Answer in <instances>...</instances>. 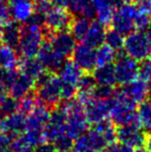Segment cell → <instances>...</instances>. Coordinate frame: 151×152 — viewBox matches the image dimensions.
<instances>
[{
    "label": "cell",
    "instance_id": "obj_1",
    "mask_svg": "<svg viewBox=\"0 0 151 152\" xmlns=\"http://www.w3.org/2000/svg\"><path fill=\"white\" fill-rule=\"evenodd\" d=\"M136 107L137 104L128 99L120 89L115 90L114 96L111 98L109 112L111 122L115 126H123L133 123L139 124Z\"/></svg>",
    "mask_w": 151,
    "mask_h": 152
},
{
    "label": "cell",
    "instance_id": "obj_2",
    "mask_svg": "<svg viewBox=\"0 0 151 152\" xmlns=\"http://www.w3.org/2000/svg\"><path fill=\"white\" fill-rule=\"evenodd\" d=\"M123 50L138 62L151 56V35L147 31L135 30L124 37Z\"/></svg>",
    "mask_w": 151,
    "mask_h": 152
},
{
    "label": "cell",
    "instance_id": "obj_3",
    "mask_svg": "<svg viewBox=\"0 0 151 152\" xmlns=\"http://www.w3.org/2000/svg\"><path fill=\"white\" fill-rule=\"evenodd\" d=\"M42 27L25 24L21 25V36L16 52L22 58L36 57L40 46L44 42Z\"/></svg>",
    "mask_w": 151,
    "mask_h": 152
},
{
    "label": "cell",
    "instance_id": "obj_4",
    "mask_svg": "<svg viewBox=\"0 0 151 152\" xmlns=\"http://www.w3.org/2000/svg\"><path fill=\"white\" fill-rule=\"evenodd\" d=\"M138 8L133 2H124L114 10L109 26L123 36L135 31V17L138 14Z\"/></svg>",
    "mask_w": 151,
    "mask_h": 152
},
{
    "label": "cell",
    "instance_id": "obj_5",
    "mask_svg": "<svg viewBox=\"0 0 151 152\" xmlns=\"http://www.w3.org/2000/svg\"><path fill=\"white\" fill-rule=\"evenodd\" d=\"M114 69L116 83L119 85H125L131 82L139 76V62L131 57L127 56L124 50L116 52Z\"/></svg>",
    "mask_w": 151,
    "mask_h": 152
},
{
    "label": "cell",
    "instance_id": "obj_6",
    "mask_svg": "<svg viewBox=\"0 0 151 152\" xmlns=\"http://www.w3.org/2000/svg\"><path fill=\"white\" fill-rule=\"evenodd\" d=\"M35 89L37 100L49 109H54L61 102V80L55 74L44 84L35 87Z\"/></svg>",
    "mask_w": 151,
    "mask_h": 152
},
{
    "label": "cell",
    "instance_id": "obj_7",
    "mask_svg": "<svg viewBox=\"0 0 151 152\" xmlns=\"http://www.w3.org/2000/svg\"><path fill=\"white\" fill-rule=\"evenodd\" d=\"M107 141L98 132L92 129L86 130L74 141V152H103L108 147Z\"/></svg>",
    "mask_w": 151,
    "mask_h": 152
},
{
    "label": "cell",
    "instance_id": "obj_8",
    "mask_svg": "<svg viewBox=\"0 0 151 152\" xmlns=\"http://www.w3.org/2000/svg\"><path fill=\"white\" fill-rule=\"evenodd\" d=\"M147 137L148 134L144 132L138 123L118 126L116 129V140L133 149L145 146Z\"/></svg>",
    "mask_w": 151,
    "mask_h": 152
},
{
    "label": "cell",
    "instance_id": "obj_9",
    "mask_svg": "<svg viewBox=\"0 0 151 152\" xmlns=\"http://www.w3.org/2000/svg\"><path fill=\"white\" fill-rule=\"evenodd\" d=\"M111 98L110 99H99L94 96L89 97L84 102V114L89 123L97 122L107 119L109 116Z\"/></svg>",
    "mask_w": 151,
    "mask_h": 152
},
{
    "label": "cell",
    "instance_id": "obj_10",
    "mask_svg": "<svg viewBox=\"0 0 151 152\" xmlns=\"http://www.w3.org/2000/svg\"><path fill=\"white\" fill-rule=\"evenodd\" d=\"M74 16L66 8L52 6L44 14V25L52 31L69 30Z\"/></svg>",
    "mask_w": 151,
    "mask_h": 152
},
{
    "label": "cell",
    "instance_id": "obj_11",
    "mask_svg": "<svg viewBox=\"0 0 151 152\" xmlns=\"http://www.w3.org/2000/svg\"><path fill=\"white\" fill-rule=\"evenodd\" d=\"M36 56L38 60L42 62L44 69L54 72V74L58 72L63 62L65 61V57L57 52L56 50H54L50 45V42L47 40H44Z\"/></svg>",
    "mask_w": 151,
    "mask_h": 152
},
{
    "label": "cell",
    "instance_id": "obj_12",
    "mask_svg": "<svg viewBox=\"0 0 151 152\" xmlns=\"http://www.w3.org/2000/svg\"><path fill=\"white\" fill-rule=\"evenodd\" d=\"M120 90L128 99H131L136 104H139L146 100L151 94L150 84L140 78H137L127 84L122 85Z\"/></svg>",
    "mask_w": 151,
    "mask_h": 152
},
{
    "label": "cell",
    "instance_id": "obj_13",
    "mask_svg": "<svg viewBox=\"0 0 151 152\" xmlns=\"http://www.w3.org/2000/svg\"><path fill=\"white\" fill-rule=\"evenodd\" d=\"M71 57H73V61L83 72H90L96 66L95 49L85 44L76 45Z\"/></svg>",
    "mask_w": 151,
    "mask_h": 152
},
{
    "label": "cell",
    "instance_id": "obj_14",
    "mask_svg": "<svg viewBox=\"0 0 151 152\" xmlns=\"http://www.w3.org/2000/svg\"><path fill=\"white\" fill-rule=\"evenodd\" d=\"M52 48L66 58L71 56L77 45V40L69 30L56 31L48 40Z\"/></svg>",
    "mask_w": 151,
    "mask_h": 152
},
{
    "label": "cell",
    "instance_id": "obj_15",
    "mask_svg": "<svg viewBox=\"0 0 151 152\" xmlns=\"http://www.w3.org/2000/svg\"><path fill=\"white\" fill-rule=\"evenodd\" d=\"M25 129H26V116L21 114L20 112L4 116V118H2L0 121L1 132L10 134L12 137L20 136L25 132Z\"/></svg>",
    "mask_w": 151,
    "mask_h": 152
},
{
    "label": "cell",
    "instance_id": "obj_16",
    "mask_svg": "<svg viewBox=\"0 0 151 152\" xmlns=\"http://www.w3.org/2000/svg\"><path fill=\"white\" fill-rule=\"evenodd\" d=\"M50 115V109L37 100L33 110L26 116V129L44 130Z\"/></svg>",
    "mask_w": 151,
    "mask_h": 152
},
{
    "label": "cell",
    "instance_id": "obj_17",
    "mask_svg": "<svg viewBox=\"0 0 151 152\" xmlns=\"http://www.w3.org/2000/svg\"><path fill=\"white\" fill-rule=\"evenodd\" d=\"M21 36V24L15 20L3 23L0 27V40L1 44L17 50Z\"/></svg>",
    "mask_w": 151,
    "mask_h": 152
},
{
    "label": "cell",
    "instance_id": "obj_18",
    "mask_svg": "<svg viewBox=\"0 0 151 152\" xmlns=\"http://www.w3.org/2000/svg\"><path fill=\"white\" fill-rule=\"evenodd\" d=\"M33 88H34V80L22 72L21 74L19 72L15 81L8 87V95L19 100L30 93Z\"/></svg>",
    "mask_w": 151,
    "mask_h": 152
},
{
    "label": "cell",
    "instance_id": "obj_19",
    "mask_svg": "<svg viewBox=\"0 0 151 152\" xmlns=\"http://www.w3.org/2000/svg\"><path fill=\"white\" fill-rule=\"evenodd\" d=\"M106 32H107V26L105 24L99 22L98 20L91 21L90 27L82 40L83 44L96 49L105 42Z\"/></svg>",
    "mask_w": 151,
    "mask_h": 152
},
{
    "label": "cell",
    "instance_id": "obj_20",
    "mask_svg": "<svg viewBox=\"0 0 151 152\" xmlns=\"http://www.w3.org/2000/svg\"><path fill=\"white\" fill-rule=\"evenodd\" d=\"M9 7L12 20L19 23H24L33 12V1L29 0L10 1Z\"/></svg>",
    "mask_w": 151,
    "mask_h": 152
},
{
    "label": "cell",
    "instance_id": "obj_21",
    "mask_svg": "<svg viewBox=\"0 0 151 152\" xmlns=\"http://www.w3.org/2000/svg\"><path fill=\"white\" fill-rule=\"evenodd\" d=\"M92 76L96 84L114 86L116 84V77L113 63L96 65L92 70Z\"/></svg>",
    "mask_w": 151,
    "mask_h": 152
},
{
    "label": "cell",
    "instance_id": "obj_22",
    "mask_svg": "<svg viewBox=\"0 0 151 152\" xmlns=\"http://www.w3.org/2000/svg\"><path fill=\"white\" fill-rule=\"evenodd\" d=\"M57 72H58L59 79L62 82L77 85L79 79L81 78L84 72L71 59V60H65L63 62V64Z\"/></svg>",
    "mask_w": 151,
    "mask_h": 152
},
{
    "label": "cell",
    "instance_id": "obj_23",
    "mask_svg": "<svg viewBox=\"0 0 151 152\" xmlns=\"http://www.w3.org/2000/svg\"><path fill=\"white\" fill-rule=\"evenodd\" d=\"M67 10L74 17L83 16L90 20L95 18V8L92 0H69Z\"/></svg>",
    "mask_w": 151,
    "mask_h": 152
},
{
    "label": "cell",
    "instance_id": "obj_24",
    "mask_svg": "<svg viewBox=\"0 0 151 152\" xmlns=\"http://www.w3.org/2000/svg\"><path fill=\"white\" fill-rule=\"evenodd\" d=\"M18 66L22 74L30 77L33 80L44 70V67L37 57H24L22 60H19Z\"/></svg>",
    "mask_w": 151,
    "mask_h": 152
},
{
    "label": "cell",
    "instance_id": "obj_25",
    "mask_svg": "<svg viewBox=\"0 0 151 152\" xmlns=\"http://www.w3.org/2000/svg\"><path fill=\"white\" fill-rule=\"evenodd\" d=\"M92 2L95 8L96 20L105 24L106 26H109L110 21H111V18L116 7L108 0H92Z\"/></svg>",
    "mask_w": 151,
    "mask_h": 152
},
{
    "label": "cell",
    "instance_id": "obj_26",
    "mask_svg": "<svg viewBox=\"0 0 151 152\" xmlns=\"http://www.w3.org/2000/svg\"><path fill=\"white\" fill-rule=\"evenodd\" d=\"M91 21L92 20L83 16L74 17L73 22H71V27H69V31L71 32V34L76 38L77 42H82L83 40L89 27H90Z\"/></svg>",
    "mask_w": 151,
    "mask_h": 152
},
{
    "label": "cell",
    "instance_id": "obj_27",
    "mask_svg": "<svg viewBox=\"0 0 151 152\" xmlns=\"http://www.w3.org/2000/svg\"><path fill=\"white\" fill-rule=\"evenodd\" d=\"M137 116L142 129L147 134H151V100L146 99L139 104Z\"/></svg>",
    "mask_w": 151,
    "mask_h": 152
},
{
    "label": "cell",
    "instance_id": "obj_28",
    "mask_svg": "<svg viewBox=\"0 0 151 152\" xmlns=\"http://www.w3.org/2000/svg\"><path fill=\"white\" fill-rule=\"evenodd\" d=\"M19 63V55L16 50L0 44V67L16 68Z\"/></svg>",
    "mask_w": 151,
    "mask_h": 152
},
{
    "label": "cell",
    "instance_id": "obj_29",
    "mask_svg": "<svg viewBox=\"0 0 151 152\" xmlns=\"http://www.w3.org/2000/svg\"><path fill=\"white\" fill-rule=\"evenodd\" d=\"M92 128H94L96 132H98L104 137V139L107 141L108 144H111L116 140L115 125L111 121H108L107 119H104V120L97 122V123H94V126Z\"/></svg>",
    "mask_w": 151,
    "mask_h": 152
},
{
    "label": "cell",
    "instance_id": "obj_30",
    "mask_svg": "<svg viewBox=\"0 0 151 152\" xmlns=\"http://www.w3.org/2000/svg\"><path fill=\"white\" fill-rule=\"evenodd\" d=\"M95 58H96V65L113 63L116 58V52L104 42L103 45L95 49Z\"/></svg>",
    "mask_w": 151,
    "mask_h": 152
},
{
    "label": "cell",
    "instance_id": "obj_31",
    "mask_svg": "<svg viewBox=\"0 0 151 152\" xmlns=\"http://www.w3.org/2000/svg\"><path fill=\"white\" fill-rule=\"evenodd\" d=\"M124 37L121 33L117 32L114 29H107L105 37V44H107L110 48H112L115 52L120 51L123 49L124 45Z\"/></svg>",
    "mask_w": 151,
    "mask_h": 152
},
{
    "label": "cell",
    "instance_id": "obj_32",
    "mask_svg": "<svg viewBox=\"0 0 151 152\" xmlns=\"http://www.w3.org/2000/svg\"><path fill=\"white\" fill-rule=\"evenodd\" d=\"M22 137V139L27 143L28 145H30L31 147L34 148L35 146L42 144V143L46 142L44 136V130L39 129H25V132L22 134H20Z\"/></svg>",
    "mask_w": 151,
    "mask_h": 152
},
{
    "label": "cell",
    "instance_id": "obj_33",
    "mask_svg": "<svg viewBox=\"0 0 151 152\" xmlns=\"http://www.w3.org/2000/svg\"><path fill=\"white\" fill-rule=\"evenodd\" d=\"M36 102H37L36 96H35V94L31 91L30 93H28L27 95H25L24 97L19 99L18 112H20L21 114L27 116V115L33 110V108L35 107Z\"/></svg>",
    "mask_w": 151,
    "mask_h": 152
},
{
    "label": "cell",
    "instance_id": "obj_34",
    "mask_svg": "<svg viewBox=\"0 0 151 152\" xmlns=\"http://www.w3.org/2000/svg\"><path fill=\"white\" fill-rule=\"evenodd\" d=\"M18 109H19V100L9 95L0 104V112H1L3 117L18 112Z\"/></svg>",
    "mask_w": 151,
    "mask_h": 152
},
{
    "label": "cell",
    "instance_id": "obj_35",
    "mask_svg": "<svg viewBox=\"0 0 151 152\" xmlns=\"http://www.w3.org/2000/svg\"><path fill=\"white\" fill-rule=\"evenodd\" d=\"M74 141L75 140L71 139V137L66 134V132H63V134H61L59 137H57L52 144L54 145L55 148L58 151H67L73 148Z\"/></svg>",
    "mask_w": 151,
    "mask_h": 152
},
{
    "label": "cell",
    "instance_id": "obj_36",
    "mask_svg": "<svg viewBox=\"0 0 151 152\" xmlns=\"http://www.w3.org/2000/svg\"><path fill=\"white\" fill-rule=\"evenodd\" d=\"M114 93L115 89L113 88V86L97 84L92 92V96L99 98V99H110L114 96Z\"/></svg>",
    "mask_w": 151,
    "mask_h": 152
},
{
    "label": "cell",
    "instance_id": "obj_37",
    "mask_svg": "<svg viewBox=\"0 0 151 152\" xmlns=\"http://www.w3.org/2000/svg\"><path fill=\"white\" fill-rule=\"evenodd\" d=\"M18 75L19 72L16 68L0 67V83H2L8 89V87L12 85V83L14 82Z\"/></svg>",
    "mask_w": 151,
    "mask_h": 152
},
{
    "label": "cell",
    "instance_id": "obj_38",
    "mask_svg": "<svg viewBox=\"0 0 151 152\" xmlns=\"http://www.w3.org/2000/svg\"><path fill=\"white\" fill-rule=\"evenodd\" d=\"M139 77L145 82L151 84V58H146L139 63Z\"/></svg>",
    "mask_w": 151,
    "mask_h": 152
},
{
    "label": "cell",
    "instance_id": "obj_39",
    "mask_svg": "<svg viewBox=\"0 0 151 152\" xmlns=\"http://www.w3.org/2000/svg\"><path fill=\"white\" fill-rule=\"evenodd\" d=\"M151 23V17L142 12H138L135 17V29L140 31H145Z\"/></svg>",
    "mask_w": 151,
    "mask_h": 152
},
{
    "label": "cell",
    "instance_id": "obj_40",
    "mask_svg": "<svg viewBox=\"0 0 151 152\" xmlns=\"http://www.w3.org/2000/svg\"><path fill=\"white\" fill-rule=\"evenodd\" d=\"M12 152H33V147L27 144L21 136H18L12 141Z\"/></svg>",
    "mask_w": 151,
    "mask_h": 152
},
{
    "label": "cell",
    "instance_id": "obj_41",
    "mask_svg": "<svg viewBox=\"0 0 151 152\" xmlns=\"http://www.w3.org/2000/svg\"><path fill=\"white\" fill-rule=\"evenodd\" d=\"M77 94V85L61 81V102L75 97Z\"/></svg>",
    "mask_w": 151,
    "mask_h": 152
},
{
    "label": "cell",
    "instance_id": "obj_42",
    "mask_svg": "<svg viewBox=\"0 0 151 152\" xmlns=\"http://www.w3.org/2000/svg\"><path fill=\"white\" fill-rule=\"evenodd\" d=\"M12 20V15H10V7L8 5L7 1L0 0V22L3 23Z\"/></svg>",
    "mask_w": 151,
    "mask_h": 152
},
{
    "label": "cell",
    "instance_id": "obj_43",
    "mask_svg": "<svg viewBox=\"0 0 151 152\" xmlns=\"http://www.w3.org/2000/svg\"><path fill=\"white\" fill-rule=\"evenodd\" d=\"M110 146H108L106 148L107 152H133V148H131V146L123 144V143H111L109 144Z\"/></svg>",
    "mask_w": 151,
    "mask_h": 152
},
{
    "label": "cell",
    "instance_id": "obj_44",
    "mask_svg": "<svg viewBox=\"0 0 151 152\" xmlns=\"http://www.w3.org/2000/svg\"><path fill=\"white\" fill-rule=\"evenodd\" d=\"M133 3L140 12L151 17V0H135Z\"/></svg>",
    "mask_w": 151,
    "mask_h": 152
},
{
    "label": "cell",
    "instance_id": "obj_45",
    "mask_svg": "<svg viewBox=\"0 0 151 152\" xmlns=\"http://www.w3.org/2000/svg\"><path fill=\"white\" fill-rule=\"evenodd\" d=\"M55 146L52 144V143L48 142V143H42V144L37 145V146L34 147L33 149V152H57Z\"/></svg>",
    "mask_w": 151,
    "mask_h": 152
},
{
    "label": "cell",
    "instance_id": "obj_46",
    "mask_svg": "<svg viewBox=\"0 0 151 152\" xmlns=\"http://www.w3.org/2000/svg\"><path fill=\"white\" fill-rule=\"evenodd\" d=\"M53 6L56 7H61V8H67L69 0H50Z\"/></svg>",
    "mask_w": 151,
    "mask_h": 152
},
{
    "label": "cell",
    "instance_id": "obj_47",
    "mask_svg": "<svg viewBox=\"0 0 151 152\" xmlns=\"http://www.w3.org/2000/svg\"><path fill=\"white\" fill-rule=\"evenodd\" d=\"M8 96V89L6 86H4L2 83H0V104Z\"/></svg>",
    "mask_w": 151,
    "mask_h": 152
},
{
    "label": "cell",
    "instance_id": "obj_48",
    "mask_svg": "<svg viewBox=\"0 0 151 152\" xmlns=\"http://www.w3.org/2000/svg\"><path fill=\"white\" fill-rule=\"evenodd\" d=\"M145 147H146V150H147L148 152H151V134H148Z\"/></svg>",
    "mask_w": 151,
    "mask_h": 152
},
{
    "label": "cell",
    "instance_id": "obj_49",
    "mask_svg": "<svg viewBox=\"0 0 151 152\" xmlns=\"http://www.w3.org/2000/svg\"><path fill=\"white\" fill-rule=\"evenodd\" d=\"M133 152H148L146 150V148H143V147H141V148H137V150L133 151Z\"/></svg>",
    "mask_w": 151,
    "mask_h": 152
},
{
    "label": "cell",
    "instance_id": "obj_50",
    "mask_svg": "<svg viewBox=\"0 0 151 152\" xmlns=\"http://www.w3.org/2000/svg\"><path fill=\"white\" fill-rule=\"evenodd\" d=\"M3 118V116H2V114H1V112H0V121H1V119Z\"/></svg>",
    "mask_w": 151,
    "mask_h": 152
},
{
    "label": "cell",
    "instance_id": "obj_51",
    "mask_svg": "<svg viewBox=\"0 0 151 152\" xmlns=\"http://www.w3.org/2000/svg\"><path fill=\"white\" fill-rule=\"evenodd\" d=\"M9 1H20V0H9ZM29 1H33V0H29Z\"/></svg>",
    "mask_w": 151,
    "mask_h": 152
},
{
    "label": "cell",
    "instance_id": "obj_52",
    "mask_svg": "<svg viewBox=\"0 0 151 152\" xmlns=\"http://www.w3.org/2000/svg\"><path fill=\"white\" fill-rule=\"evenodd\" d=\"M59 152H71V150H67V151H59Z\"/></svg>",
    "mask_w": 151,
    "mask_h": 152
},
{
    "label": "cell",
    "instance_id": "obj_53",
    "mask_svg": "<svg viewBox=\"0 0 151 152\" xmlns=\"http://www.w3.org/2000/svg\"><path fill=\"white\" fill-rule=\"evenodd\" d=\"M4 1H7V2H8V1H9V0H4Z\"/></svg>",
    "mask_w": 151,
    "mask_h": 152
},
{
    "label": "cell",
    "instance_id": "obj_54",
    "mask_svg": "<svg viewBox=\"0 0 151 152\" xmlns=\"http://www.w3.org/2000/svg\"><path fill=\"white\" fill-rule=\"evenodd\" d=\"M103 152H107V151H106V149H105V150H104V151H103Z\"/></svg>",
    "mask_w": 151,
    "mask_h": 152
},
{
    "label": "cell",
    "instance_id": "obj_55",
    "mask_svg": "<svg viewBox=\"0 0 151 152\" xmlns=\"http://www.w3.org/2000/svg\"><path fill=\"white\" fill-rule=\"evenodd\" d=\"M0 134H1V130H0Z\"/></svg>",
    "mask_w": 151,
    "mask_h": 152
},
{
    "label": "cell",
    "instance_id": "obj_56",
    "mask_svg": "<svg viewBox=\"0 0 151 152\" xmlns=\"http://www.w3.org/2000/svg\"><path fill=\"white\" fill-rule=\"evenodd\" d=\"M0 44H1V40H0Z\"/></svg>",
    "mask_w": 151,
    "mask_h": 152
},
{
    "label": "cell",
    "instance_id": "obj_57",
    "mask_svg": "<svg viewBox=\"0 0 151 152\" xmlns=\"http://www.w3.org/2000/svg\"><path fill=\"white\" fill-rule=\"evenodd\" d=\"M150 57H151V56H150Z\"/></svg>",
    "mask_w": 151,
    "mask_h": 152
}]
</instances>
